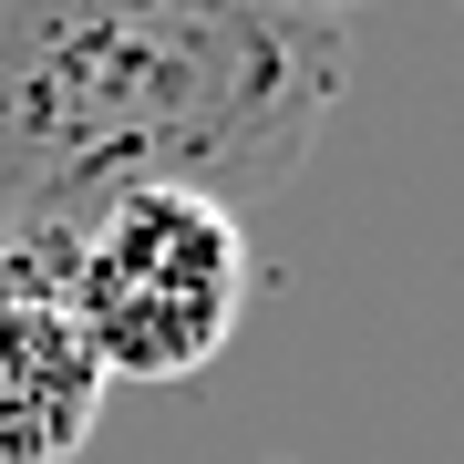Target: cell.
Masks as SVG:
<instances>
[{
    "instance_id": "2",
    "label": "cell",
    "mask_w": 464,
    "mask_h": 464,
    "mask_svg": "<svg viewBox=\"0 0 464 464\" xmlns=\"http://www.w3.org/2000/svg\"><path fill=\"white\" fill-rule=\"evenodd\" d=\"M11 258L42 268V289L63 299V320L83 331L103 382H197L237 341L248 289H258L237 207L186 197V186L103 197Z\"/></svg>"
},
{
    "instance_id": "4",
    "label": "cell",
    "mask_w": 464,
    "mask_h": 464,
    "mask_svg": "<svg viewBox=\"0 0 464 464\" xmlns=\"http://www.w3.org/2000/svg\"><path fill=\"white\" fill-rule=\"evenodd\" d=\"M279 11H320V21H341V11H351V0H279Z\"/></svg>"
},
{
    "instance_id": "3",
    "label": "cell",
    "mask_w": 464,
    "mask_h": 464,
    "mask_svg": "<svg viewBox=\"0 0 464 464\" xmlns=\"http://www.w3.org/2000/svg\"><path fill=\"white\" fill-rule=\"evenodd\" d=\"M103 392L114 382L93 372V351L63 320V299L42 289V268L0 248V464L83 454V433L103 423Z\"/></svg>"
},
{
    "instance_id": "1",
    "label": "cell",
    "mask_w": 464,
    "mask_h": 464,
    "mask_svg": "<svg viewBox=\"0 0 464 464\" xmlns=\"http://www.w3.org/2000/svg\"><path fill=\"white\" fill-rule=\"evenodd\" d=\"M341 83V21L279 0H0V248L145 186L279 197Z\"/></svg>"
}]
</instances>
